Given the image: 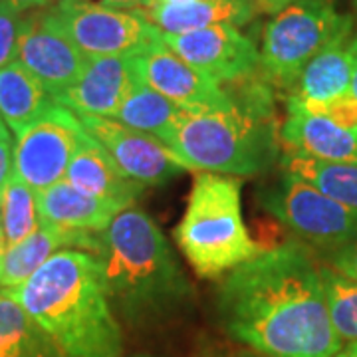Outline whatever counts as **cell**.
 <instances>
[{
  "instance_id": "obj_34",
  "label": "cell",
  "mask_w": 357,
  "mask_h": 357,
  "mask_svg": "<svg viewBox=\"0 0 357 357\" xmlns=\"http://www.w3.org/2000/svg\"><path fill=\"white\" fill-rule=\"evenodd\" d=\"M342 354H344L345 357H357V344H347Z\"/></svg>"
},
{
  "instance_id": "obj_38",
  "label": "cell",
  "mask_w": 357,
  "mask_h": 357,
  "mask_svg": "<svg viewBox=\"0 0 357 357\" xmlns=\"http://www.w3.org/2000/svg\"><path fill=\"white\" fill-rule=\"evenodd\" d=\"M149 2H153V0H149Z\"/></svg>"
},
{
  "instance_id": "obj_28",
  "label": "cell",
  "mask_w": 357,
  "mask_h": 357,
  "mask_svg": "<svg viewBox=\"0 0 357 357\" xmlns=\"http://www.w3.org/2000/svg\"><path fill=\"white\" fill-rule=\"evenodd\" d=\"M330 264L333 270H337L340 274H344L347 278H354L357 280V241L354 243L340 246L330 252Z\"/></svg>"
},
{
  "instance_id": "obj_37",
  "label": "cell",
  "mask_w": 357,
  "mask_h": 357,
  "mask_svg": "<svg viewBox=\"0 0 357 357\" xmlns=\"http://www.w3.org/2000/svg\"><path fill=\"white\" fill-rule=\"evenodd\" d=\"M335 357H345V356H344V354H340V356H335Z\"/></svg>"
},
{
  "instance_id": "obj_23",
  "label": "cell",
  "mask_w": 357,
  "mask_h": 357,
  "mask_svg": "<svg viewBox=\"0 0 357 357\" xmlns=\"http://www.w3.org/2000/svg\"><path fill=\"white\" fill-rule=\"evenodd\" d=\"M0 357H64L6 290H0Z\"/></svg>"
},
{
  "instance_id": "obj_36",
  "label": "cell",
  "mask_w": 357,
  "mask_h": 357,
  "mask_svg": "<svg viewBox=\"0 0 357 357\" xmlns=\"http://www.w3.org/2000/svg\"><path fill=\"white\" fill-rule=\"evenodd\" d=\"M243 357H264V356H258V354H248V356H243Z\"/></svg>"
},
{
  "instance_id": "obj_20",
  "label": "cell",
  "mask_w": 357,
  "mask_h": 357,
  "mask_svg": "<svg viewBox=\"0 0 357 357\" xmlns=\"http://www.w3.org/2000/svg\"><path fill=\"white\" fill-rule=\"evenodd\" d=\"M351 36H342L326 46L304 68L288 102L319 103L351 93Z\"/></svg>"
},
{
  "instance_id": "obj_15",
  "label": "cell",
  "mask_w": 357,
  "mask_h": 357,
  "mask_svg": "<svg viewBox=\"0 0 357 357\" xmlns=\"http://www.w3.org/2000/svg\"><path fill=\"white\" fill-rule=\"evenodd\" d=\"M60 250H86L98 256L102 250V232H79L40 222L32 236L0 252V288L16 290Z\"/></svg>"
},
{
  "instance_id": "obj_10",
  "label": "cell",
  "mask_w": 357,
  "mask_h": 357,
  "mask_svg": "<svg viewBox=\"0 0 357 357\" xmlns=\"http://www.w3.org/2000/svg\"><path fill=\"white\" fill-rule=\"evenodd\" d=\"M167 48L220 86L260 72V50L238 26L220 24L185 34H161Z\"/></svg>"
},
{
  "instance_id": "obj_35",
  "label": "cell",
  "mask_w": 357,
  "mask_h": 357,
  "mask_svg": "<svg viewBox=\"0 0 357 357\" xmlns=\"http://www.w3.org/2000/svg\"><path fill=\"white\" fill-rule=\"evenodd\" d=\"M0 139H10V131H8L6 126H4L2 117H0Z\"/></svg>"
},
{
  "instance_id": "obj_12",
  "label": "cell",
  "mask_w": 357,
  "mask_h": 357,
  "mask_svg": "<svg viewBox=\"0 0 357 357\" xmlns=\"http://www.w3.org/2000/svg\"><path fill=\"white\" fill-rule=\"evenodd\" d=\"M135 76L143 84L177 103L189 114H201L208 109L225 107L232 102L225 86L192 68L175 52L163 44V40L129 56Z\"/></svg>"
},
{
  "instance_id": "obj_5",
  "label": "cell",
  "mask_w": 357,
  "mask_h": 357,
  "mask_svg": "<svg viewBox=\"0 0 357 357\" xmlns=\"http://www.w3.org/2000/svg\"><path fill=\"white\" fill-rule=\"evenodd\" d=\"M175 241L201 278L229 274L264 252L244 225L241 183L217 173L195 177Z\"/></svg>"
},
{
  "instance_id": "obj_33",
  "label": "cell",
  "mask_w": 357,
  "mask_h": 357,
  "mask_svg": "<svg viewBox=\"0 0 357 357\" xmlns=\"http://www.w3.org/2000/svg\"><path fill=\"white\" fill-rule=\"evenodd\" d=\"M349 50H351V93L357 100V36L349 42Z\"/></svg>"
},
{
  "instance_id": "obj_25",
  "label": "cell",
  "mask_w": 357,
  "mask_h": 357,
  "mask_svg": "<svg viewBox=\"0 0 357 357\" xmlns=\"http://www.w3.org/2000/svg\"><path fill=\"white\" fill-rule=\"evenodd\" d=\"M38 229L36 191L14 175L0 199V252L20 244Z\"/></svg>"
},
{
  "instance_id": "obj_6",
  "label": "cell",
  "mask_w": 357,
  "mask_h": 357,
  "mask_svg": "<svg viewBox=\"0 0 357 357\" xmlns=\"http://www.w3.org/2000/svg\"><path fill=\"white\" fill-rule=\"evenodd\" d=\"M351 18L333 0H296L274 14L262 32L260 76L290 93L304 68L333 40L351 36Z\"/></svg>"
},
{
  "instance_id": "obj_13",
  "label": "cell",
  "mask_w": 357,
  "mask_h": 357,
  "mask_svg": "<svg viewBox=\"0 0 357 357\" xmlns=\"http://www.w3.org/2000/svg\"><path fill=\"white\" fill-rule=\"evenodd\" d=\"M16 62L58 100L74 86L88 58L62 30L52 10H32L26 13Z\"/></svg>"
},
{
  "instance_id": "obj_39",
  "label": "cell",
  "mask_w": 357,
  "mask_h": 357,
  "mask_svg": "<svg viewBox=\"0 0 357 357\" xmlns=\"http://www.w3.org/2000/svg\"><path fill=\"white\" fill-rule=\"evenodd\" d=\"M356 4H357V0H356Z\"/></svg>"
},
{
  "instance_id": "obj_27",
  "label": "cell",
  "mask_w": 357,
  "mask_h": 357,
  "mask_svg": "<svg viewBox=\"0 0 357 357\" xmlns=\"http://www.w3.org/2000/svg\"><path fill=\"white\" fill-rule=\"evenodd\" d=\"M26 13L0 0V70L16 62Z\"/></svg>"
},
{
  "instance_id": "obj_19",
  "label": "cell",
  "mask_w": 357,
  "mask_h": 357,
  "mask_svg": "<svg viewBox=\"0 0 357 357\" xmlns=\"http://www.w3.org/2000/svg\"><path fill=\"white\" fill-rule=\"evenodd\" d=\"M141 13L161 34H185L211 26H243L256 8L248 0H195L183 6L151 2Z\"/></svg>"
},
{
  "instance_id": "obj_30",
  "label": "cell",
  "mask_w": 357,
  "mask_h": 357,
  "mask_svg": "<svg viewBox=\"0 0 357 357\" xmlns=\"http://www.w3.org/2000/svg\"><path fill=\"white\" fill-rule=\"evenodd\" d=\"M82 2L102 4V6L121 8V10H143L149 4V0H82Z\"/></svg>"
},
{
  "instance_id": "obj_31",
  "label": "cell",
  "mask_w": 357,
  "mask_h": 357,
  "mask_svg": "<svg viewBox=\"0 0 357 357\" xmlns=\"http://www.w3.org/2000/svg\"><path fill=\"white\" fill-rule=\"evenodd\" d=\"M256 10L268 14H276L280 13L282 8H286L288 4H292L296 0H248Z\"/></svg>"
},
{
  "instance_id": "obj_4",
  "label": "cell",
  "mask_w": 357,
  "mask_h": 357,
  "mask_svg": "<svg viewBox=\"0 0 357 357\" xmlns=\"http://www.w3.org/2000/svg\"><path fill=\"white\" fill-rule=\"evenodd\" d=\"M98 258L109 302L133 321L169 314L191 296L165 234L135 206L103 230Z\"/></svg>"
},
{
  "instance_id": "obj_32",
  "label": "cell",
  "mask_w": 357,
  "mask_h": 357,
  "mask_svg": "<svg viewBox=\"0 0 357 357\" xmlns=\"http://www.w3.org/2000/svg\"><path fill=\"white\" fill-rule=\"evenodd\" d=\"M8 2L10 6L22 10V13H32V10H42V8H48L50 4L58 2V0H4Z\"/></svg>"
},
{
  "instance_id": "obj_16",
  "label": "cell",
  "mask_w": 357,
  "mask_h": 357,
  "mask_svg": "<svg viewBox=\"0 0 357 357\" xmlns=\"http://www.w3.org/2000/svg\"><path fill=\"white\" fill-rule=\"evenodd\" d=\"M286 153L337 165H357V128H345L319 115L288 112L280 126Z\"/></svg>"
},
{
  "instance_id": "obj_24",
  "label": "cell",
  "mask_w": 357,
  "mask_h": 357,
  "mask_svg": "<svg viewBox=\"0 0 357 357\" xmlns=\"http://www.w3.org/2000/svg\"><path fill=\"white\" fill-rule=\"evenodd\" d=\"M282 167L284 171L312 183L357 215V165L321 163L284 151Z\"/></svg>"
},
{
  "instance_id": "obj_8",
  "label": "cell",
  "mask_w": 357,
  "mask_h": 357,
  "mask_svg": "<svg viewBox=\"0 0 357 357\" xmlns=\"http://www.w3.org/2000/svg\"><path fill=\"white\" fill-rule=\"evenodd\" d=\"M86 58L131 56L161 40L141 10H121L82 0H58L50 8Z\"/></svg>"
},
{
  "instance_id": "obj_18",
  "label": "cell",
  "mask_w": 357,
  "mask_h": 357,
  "mask_svg": "<svg viewBox=\"0 0 357 357\" xmlns=\"http://www.w3.org/2000/svg\"><path fill=\"white\" fill-rule=\"evenodd\" d=\"M40 222L79 232H103L121 211L98 197L60 181L46 191L36 192Z\"/></svg>"
},
{
  "instance_id": "obj_2",
  "label": "cell",
  "mask_w": 357,
  "mask_h": 357,
  "mask_svg": "<svg viewBox=\"0 0 357 357\" xmlns=\"http://www.w3.org/2000/svg\"><path fill=\"white\" fill-rule=\"evenodd\" d=\"M10 292L64 357H119L123 335L105 294L100 258L60 250Z\"/></svg>"
},
{
  "instance_id": "obj_29",
  "label": "cell",
  "mask_w": 357,
  "mask_h": 357,
  "mask_svg": "<svg viewBox=\"0 0 357 357\" xmlns=\"http://www.w3.org/2000/svg\"><path fill=\"white\" fill-rule=\"evenodd\" d=\"M14 177V147L10 139H0V199L4 187Z\"/></svg>"
},
{
  "instance_id": "obj_14",
  "label": "cell",
  "mask_w": 357,
  "mask_h": 357,
  "mask_svg": "<svg viewBox=\"0 0 357 357\" xmlns=\"http://www.w3.org/2000/svg\"><path fill=\"white\" fill-rule=\"evenodd\" d=\"M135 79L137 76L129 56L88 58L74 86L66 89L56 102L77 115L114 117Z\"/></svg>"
},
{
  "instance_id": "obj_21",
  "label": "cell",
  "mask_w": 357,
  "mask_h": 357,
  "mask_svg": "<svg viewBox=\"0 0 357 357\" xmlns=\"http://www.w3.org/2000/svg\"><path fill=\"white\" fill-rule=\"evenodd\" d=\"M54 103L56 98L22 64L0 70V117L14 135L38 121Z\"/></svg>"
},
{
  "instance_id": "obj_26",
  "label": "cell",
  "mask_w": 357,
  "mask_h": 357,
  "mask_svg": "<svg viewBox=\"0 0 357 357\" xmlns=\"http://www.w3.org/2000/svg\"><path fill=\"white\" fill-rule=\"evenodd\" d=\"M321 284L333 330L344 344H357V280L326 264L321 266Z\"/></svg>"
},
{
  "instance_id": "obj_7",
  "label": "cell",
  "mask_w": 357,
  "mask_h": 357,
  "mask_svg": "<svg viewBox=\"0 0 357 357\" xmlns=\"http://www.w3.org/2000/svg\"><path fill=\"white\" fill-rule=\"evenodd\" d=\"M262 204L302 241L335 250L357 241V215L312 183L284 171L264 189Z\"/></svg>"
},
{
  "instance_id": "obj_1",
  "label": "cell",
  "mask_w": 357,
  "mask_h": 357,
  "mask_svg": "<svg viewBox=\"0 0 357 357\" xmlns=\"http://www.w3.org/2000/svg\"><path fill=\"white\" fill-rule=\"evenodd\" d=\"M218 316L236 342L264 357H335L344 342L326 304L321 266L304 243H284L230 270Z\"/></svg>"
},
{
  "instance_id": "obj_22",
  "label": "cell",
  "mask_w": 357,
  "mask_h": 357,
  "mask_svg": "<svg viewBox=\"0 0 357 357\" xmlns=\"http://www.w3.org/2000/svg\"><path fill=\"white\" fill-rule=\"evenodd\" d=\"M187 114L189 112L181 109L177 103L167 100L165 96L149 88L137 77L112 119L149 133L167 145V141L173 137Z\"/></svg>"
},
{
  "instance_id": "obj_3",
  "label": "cell",
  "mask_w": 357,
  "mask_h": 357,
  "mask_svg": "<svg viewBox=\"0 0 357 357\" xmlns=\"http://www.w3.org/2000/svg\"><path fill=\"white\" fill-rule=\"evenodd\" d=\"M232 102L187 114L167 147L191 171L250 177L272 169L282 149L272 86L260 72L225 86Z\"/></svg>"
},
{
  "instance_id": "obj_11",
  "label": "cell",
  "mask_w": 357,
  "mask_h": 357,
  "mask_svg": "<svg viewBox=\"0 0 357 357\" xmlns=\"http://www.w3.org/2000/svg\"><path fill=\"white\" fill-rule=\"evenodd\" d=\"M82 126L91 139H96L115 167L131 181L147 185H163L173 177H178L187 167L183 165L167 147L149 133L123 126L112 117L98 115H77Z\"/></svg>"
},
{
  "instance_id": "obj_9",
  "label": "cell",
  "mask_w": 357,
  "mask_h": 357,
  "mask_svg": "<svg viewBox=\"0 0 357 357\" xmlns=\"http://www.w3.org/2000/svg\"><path fill=\"white\" fill-rule=\"evenodd\" d=\"M88 139L76 112L54 103L50 112L16 135L14 175L36 192L66 178L77 149Z\"/></svg>"
},
{
  "instance_id": "obj_17",
  "label": "cell",
  "mask_w": 357,
  "mask_h": 357,
  "mask_svg": "<svg viewBox=\"0 0 357 357\" xmlns=\"http://www.w3.org/2000/svg\"><path fill=\"white\" fill-rule=\"evenodd\" d=\"M64 181L79 191L114 204L119 211L131 208L143 191V185L126 177L107 151L89 135L74 155Z\"/></svg>"
}]
</instances>
